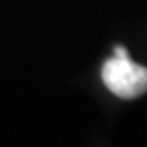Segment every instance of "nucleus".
I'll list each match as a JSON object with an SVG mask.
<instances>
[{
  "mask_svg": "<svg viewBox=\"0 0 147 147\" xmlns=\"http://www.w3.org/2000/svg\"><path fill=\"white\" fill-rule=\"evenodd\" d=\"M101 78L109 92L124 99L138 98L147 92V69L130 59V55H113L103 63Z\"/></svg>",
  "mask_w": 147,
  "mask_h": 147,
  "instance_id": "nucleus-1",
  "label": "nucleus"
},
{
  "mask_svg": "<svg viewBox=\"0 0 147 147\" xmlns=\"http://www.w3.org/2000/svg\"><path fill=\"white\" fill-rule=\"evenodd\" d=\"M115 55H120V57H124V55H128V52H126L122 46H117V48H115Z\"/></svg>",
  "mask_w": 147,
  "mask_h": 147,
  "instance_id": "nucleus-2",
  "label": "nucleus"
}]
</instances>
